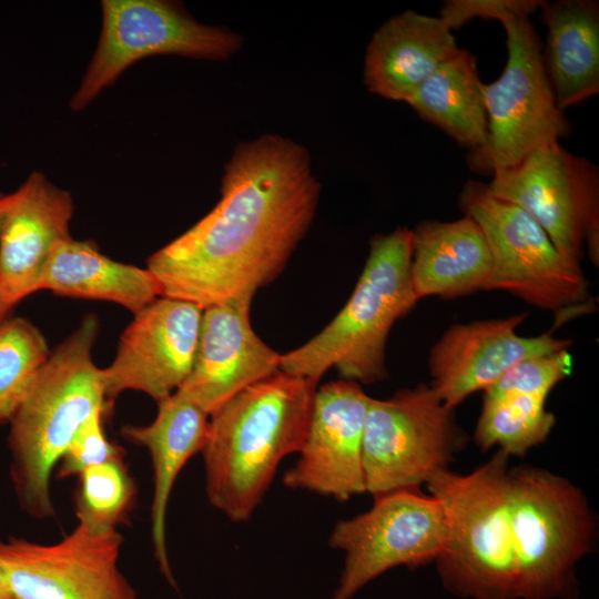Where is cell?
Wrapping results in <instances>:
<instances>
[{
  "label": "cell",
  "instance_id": "6da1fadb",
  "mask_svg": "<svg viewBox=\"0 0 599 599\" xmlns=\"http://www.w3.org/2000/svg\"><path fill=\"white\" fill-rule=\"evenodd\" d=\"M221 182L216 205L148 258L161 296L202 309L252 301L309 230L321 184L309 152L296 141L266 133L241 142Z\"/></svg>",
  "mask_w": 599,
  "mask_h": 599
},
{
  "label": "cell",
  "instance_id": "7a4b0ae2",
  "mask_svg": "<svg viewBox=\"0 0 599 599\" xmlns=\"http://www.w3.org/2000/svg\"><path fill=\"white\" fill-rule=\"evenodd\" d=\"M317 383L278 370L209 417L201 450L210 504L234 522L251 518L282 459L298 453Z\"/></svg>",
  "mask_w": 599,
  "mask_h": 599
},
{
  "label": "cell",
  "instance_id": "3957f363",
  "mask_svg": "<svg viewBox=\"0 0 599 599\" xmlns=\"http://www.w3.org/2000/svg\"><path fill=\"white\" fill-rule=\"evenodd\" d=\"M98 333V317L85 315L50 353L9 422L10 478L21 509L33 518L54 515L52 471L79 427L110 406L93 361Z\"/></svg>",
  "mask_w": 599,
  "mask_h": 599
},
{
  "label": "cell",
  "instance_id": "277c9868",
  "mask_svg": "<svg viewBox=\"0 0 599 599\" xmlns=\"http://www.w3.org/2000/svg\"><path fill=\"white\" fill-rule=\"evenodd\" d=\"M412 230L375 235L356 286L337 315L302 346L281 354L280 370L317 383L334 367L342 379L387 377L385 348L397 319L418 302L410 283Z\"/></svg>",
  "mask_w": 599,
  "mask_h": 599
},
{
  "label": "cell",
  "instance_id": "5b68a950",
  "mask_svg": "<svg viewBox=\"0 0 599 599\" xmlns=\"http://www.w3.org/2000/svg\"><path fill=\"white\" fill-rule=\"evenodd\" d=\"M508 458L498 450L470 474L446 468L426 483L447 520L446 544L435 560L437 570L444 587L459 597L516 599Z\"/></svg>",
  "mask_w": 599,
  "mask_h": 599
},
{
  "label": "cell",
  "instance_id": "8992f818",
  "mask_svg": "<svg viewBox=\"0 0 599 599\" xmlns=\"http://www.w3.org/2000/svg\"><path fill=\"white\" fill-rule=\"evenodd\" d=\"M508 516L516 599H573L575 569L596 532L582 491L546 469L516 467L508 471Z\"/></svg>",
  "mask_w": 599,
  "mask_h": 599
},
{
  "label": "cell",
  "instance_id": "52a82bcc",
  "mask_svg": "<svg viewBox=\"0 0 599 599\" xmlns=\"http://www.w3.org/2000/svg\"><path fill=\"white\" fill-rule=\"evenodd\" d=\"M98 45L79 88L73 111L85 109L133 63L159 54L221 61L242 48V37L195 20L167 0H103Z\"/></svg>",
  "mask_w": 599,
  "mask_h": 599
},
{
  "label": "cell",
  "instance_id": "ba28073f",
  "mask_svg": "<svg viewBox=\"0 0 599 599\" xmlns=\"http://www.w3.org/2000/svg\"><path fill=\"white\" fill-rule=\"evenodd\" d=\"M534 8L506 12L508 58L496 81L484 84L488 136L474 163L493 174L514 167L534 150L558 143L569 125L549 84L539 39L529 14Z\"/></svg>",
  "mask_w": 599,
  "mask_h": 599
},
{
  "label": "cell",
  "instance_id": "9c48e42d",
  "mask_svg": "<svg viewBox=\"0 0 599 599\" xmlns=\"http://www.w3.org/2000/svg\"><path fill=\"white\" fill-rule=\"evenodd\" d=\"M459 206L486 237L494 263V290L557 313L587 304L588 282L580 264L562 255L525 210L495 196L478 181L464 185Z\"/></svg>",
  "mask_w": 599,
  "mask_h": 599
},
{
  "label": "cell",
  "instance_id": "30bf717a",
  "mask_svg": "<svg viewBox=\"0 0 599 599\" xmlns=\"http://www.w3.org/2000/svg\"><path fill=\"white\" fill-rule=\"evenodd\" d=\"M461 444L454 409L430 386L404 388L386 399L370 397L362 447L366 493L375 497L417 489L447 468Z\"/></svg>",
  "mask_w": 599,
  "mask_h": 599
},
{
  "label": "cell",
  "instance_id": "8fae6325",
  "mask_svg": "<svg viewBox=\"0 0 599 599\" xmlns=\"http://www.w3.org/2000/svg\"><path fill=\"white\" fill-rule=\"evenodd\" d=\"M447 538V520L439 500L417 489L374 497L369 510L337 521L332 548L345 555L338 585L331 599H352L384 572L435 561Z\"/></svg>",
  "mask_w": 599,
  "mask_h": 599
},
{
  "label": "cell",
  "instance_id": "7c38bea8",
  "mask_svg": "<svg viewBox=\"0 0 599 599\" xmlns=\"http://www.w3.org/2000/svg\"><path fill=\"white\" fill-rule=\"evenodd\" d=\"M495 196L525 210L558 251L579 263L585 246L599 262V176L595 164L559 142L530 152L514 167L493 174Z\"/></svg>",
  "mask_w": 599,
  "mask_h": 599
},
{
  "label": "cell",
  "instance_id": "4fadbf2b",
  "mask_svg": "<svg viewBox=\"0 0 599 599\" xmlns=\"http://www.w3.org/2000/svg\"><path fill=\"white\" fill-rule=\"evenodd\" d=\"M115 530L78 525L53 544L0 539V576L16 599H139L119 568Z\"/></svg>",
  "mask_w": 599,
  "mask_h": 599
},
{
  "label": "cell",
  "instance_id": "5bb4252c",
  "mask_svg": "<svg viewBox=\"0 0 599 599\" xmlns=\"http://www.w3.org/2000/svg\"><path fill=\"white\" fill-rule=\"evenodd\" d=\"M202 312L194 303L160 296L133 314L113 361L101 368L109 404L126 390L156 403L175 393L193 366Z\"/></svg>",
  "mask_w": 599,
  "mask_h": 599
},
{
  "label": "cell",
  "instance_id": "9a60e30c",
  "mask_svg": "<svg viewBox=\"0 0 599 599\" xmlns=\"http://www.w3.org/2000/svg\"><path fill=\"white\" fill-rule=\"evenodd\" d=\"M369 399L352 380L316 388L300 457L283 476L287 488L339 501L366 493L362 447Z\"/></svg>",
  "mask_w": 599,
  "mask_h": 599
},
{
  "label": "cell",
  "instance_id": "2e32d148",
  "mask_svg": "<svg viewBox=\"0 0 599 599\" xmlns=\"http://www.w3.org/2000/svg\"><path fill=\"white\" fill-rule=\"evenodd\" d=\"M527 313L450 326L432 347L430 388L454 409L469 395L485 390L518 362L568 349L571 341L550 333H517Z\"/></svg>",
  "mask_w": 599,
  "mask_h": 599
},
{
  "label": "cell",
  "instance_id": "e0dca14e",
  "mask_svg": "<svg viewBox=\"0 0 599 599\" xmlns=\"http://www.w3.org/2000/svg\"><path fill=\"white\" fill-rule=\"evenodd\" d=\"M251 302L229 301L202 312L193 366L176 392L209 415L280 370L281 354L252 328Z\"/></svg>",
  "mask_w": 599,
  "mask_h": 599
},
{
  "label": "cell",
  "instance_id": "ac0fdd59",
  "mask_svg": "<svg viewBox=\"0 0 599 599\" xmlns=\"http://www.w3.org/2000/svg\"><path fill=\"white\" fill-rule=\"evenodd\" d=\"M71 194L32 172L9 193L0 230V287L18 304L40 291L48 262L71 237Z\"/></svg>",
  "mask_w": 599,
  "mask_h": 599
},
{
  "label": "cell",
  "instance_id": "d6986e66",
  "mask_svg": "<svg viewBox=\"0 0 599 599\" xmlns=\"http://www.w3.org/2000/svg\"><path fill=\"white\" fill-rule=\"evenodd\" d=\"M459 51L451 29L440 17L402 12L374 32L364 60V83L374 94L406 103Z\"/></svg>",
  "mask_w": 599,
  "mask_h": 599
},
{
  "label": "cell",
  "instance_id": "ffe728a7",
  "mask_svg": "<svg viewBox=\"0 0 599 599\" xmlns=\"http://www.w3.org/2000/svg\"><path fill=\"white\" fill-rule=\"evenodd\" d=\"M210 415L177 392L158 402L155 418L148 425H125L122 436L148 449L153 466L151 535L160 571L176 587L166 547V510L174 483L182 468L201 453Z\"/></svg>",
  "mask_w": 599,
  "mask_h": 599
},
{
  "label": "cell",
  "instance_id": "44dd1931",
  "mask_svg": "<svg viewBox=\"0 0 599 599\" xmlns=\"http://www.w3.org/2000/svg\"><path fill=\"white\" fill-rule=\"evenodd\" d=\"M410 283L417 301L493 291L494 263L480 226L466 215L418 224L412 230Z\"/></svg>",
  "mask_w": 599,
  "mask_h": 599
},
{
  "label": "cell",
  "instance_id": "7402d4cb",
  "mask_svg": "<svg viewBox=\"0 0 599 599\" xmlns=\"http://www.w3.org/2000/svg\"><path fill=\"white\" fill-rule=\"evenodd\" d=\"M544 68L560 111L599 92V6L559 0L542 6Z\"/></svg>",
  "mask_w": 599,
  "mask_h": 599
},
{
  "label": "cell",
  "instance_id": "603a6c76",
  "mask_svg": "<svg viewBox=\"0 0 599 599\" xmlns=\"http://www.w3.org/2000/svg\"><path fill=\"white\" fill-rule=\"evenodd\" d=\"M43 290L65 297L114 303L132 314L161 296L160 285L148 267L112 260L93 242L72 236L52 253L40 284Z\"/></svg>",
  "mask_w": 599,
  "mask_h": 599
},
{
  "label": "cell",
  "instance_id": "cb8c5ba5",
  "mask_svg": "<svg viewBox=\"0 0 599 599\" xmlns=\"http://www.w3.org/2000/svg\"><path fill=\"white\" fill-rule=\"evenodd\" d=\"M484 84L475 57L460 49L406 103L422 119L477 152L485 148L488 136Z\"/></svg>",
  "mask_w": 599,
  "mask_h": 599
},
{
  "label": "cell",
  "instance_id": "d4e9b609",
  "mask_svg": "<svg viewBox=\"0 0 599 599\" xmlns=\"http://www.w3.org/2000/svg\"><path fill=\"white\" fill-rule=\"evenodd\" d=\"M547 396L512 393L485 398L474 433L483 450L498 447L508 456H524L550 435L555 415L546 409Z\"/></svg>",
  "mask_w": 599,
  "mask_h": 599
},
{
  "label": "cell",
  "instance_id": "484cf974",
  "mask_svg": "<svg viewBox=\"0 0 599 599\" xmlns=\"http://www.w3.org/2000/svg\"><path fill=\"white\" fill-rule=\"evenodd\" d=\"M50 353L29 319L9 316L0 323V424L11 420Z\"/></svg>",
  "mask_w": 599,
  "mask_h": 599
},
{
  "label": "cell",
  "instance_id": "4316f807",
  "mask_svg": "<svg viewBox=\"0 0 599 599\" xmlns=\"http://www.w3.org/2000/svg\"><path fill=\"white\" fill-rule=\"evenodd\" d=\"M78 478V522L94 531H109L115 530L128 520L135 504L138 488L124 459L89 467Z\"/></svg>",
  "mask_w": 599,
  "mask_h": 599
},
{
  "label": "cell",
  "instance_id": "83f0119b",
  "mask_svg": "<svg viewBox=\"0 0 599 599\" xmlns=\"http://www.w3.org/2000/svg\"><path fill=\"white\" fill-rule=\"evenodd\" d=\"M572 357L568 349L525 358L484 390L485 398L512 393L539 394L548 397L552 388L571 374Z\"/></svg>",
  "mask_w": 599,
  "mask_h": 599
},
{
  "label": "cell",
  "instance_id": "f1b7e54d",
  "mask_svg": "<svg viewBox=\"0 0 599 599\" xmlns=\"http://www.w3.org/2000/svg\"><path fill=\"white\" fill-rule=\"evenodd\" d=\"M105 412L91 415L77 430L58 466V478L79 476L89 467L124 459V449L110 441L103 429Z\"/></svg>",
  "mask_w": 599,
  "mask_h": 599
},
{
  "label": "cell",
  "instance_id": "f546056e",
  "mask_svg": "<svg viewBox=\"0 0 599 599\" xmlns=\"http://www.w3.org/2000/svg\"><path fill=\"white\" fill-rule=\"evenodd\" d=\"M540 0H450L445 2L440 18L453 30L474 18L498 20L508 11L541 7Z\"/></svg>",
  "mask_w": 599,
  "mask_h": 599
},
{
  "label": "cell",
  "instance_id": "4dcf8cb0",
  "mask_svg": "<svg viewBox=\"0 0 599 599\" xmlns=\"http://www.w3.org/2000/svg\"><path fill=\"white\" fill-rule=\"evenodd\" d=\"M17 304L0 287V323L9 317Z\"/></svg>",
  "mask_w": 599,
  "mask_h": 599
},
{
  "label": "cell",
  "instance_id": "1f68e13d",
  "mask_svg": "<svg viewBox=\"0 0 599 599\" xmlns=\"http://www.w3.org/2000/svg\"><path fill=\"white\" fill-rule=\"evenodd\" d=\"M8 199H9V193H4L0 191V230H1V224L4 216V212L7 209V204H8Z\"/></svg>",
  "mask_w": 599,
  "mask_h": 599
},
{
  "label": "cell",
  "instance_id": "d6a6232c",
  "mask_svg": "<svg viewBox=\"0 0 599 599\" xmlns=\"http://www.w3.org/2000/svg\"><path fill=\"white\" fill-rule=\"evenodd\" d=\"M0 599H16L0 576Z\"/></svg>",
  "mask_w": 599,
  "mask_h": 599
}]
</instances>
